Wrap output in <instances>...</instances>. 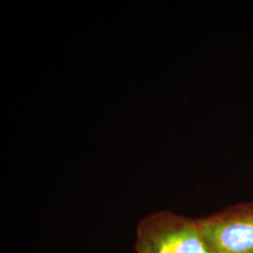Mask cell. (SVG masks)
<instances>
[{
	"label": "cell",
	"mask_w": 253,
	"mask_h": 253,
	"mask_svg": "<svg viewBox=\"0 0 253 253\" xmlns=\"http://www.w3.org/2000/svg\"><path fill=\"white\" fill-rule=\"evenodd\" d=\"M214 253H253V203L240 204L197 219Z\"/></svg>",
	"instance_id": "7a4b0ae2"
},
{
	"label": "cell",
	"mask_w": 253,
	"mask_h": 253,
	"mask_svg": "<svg viewBox=\"0 0 253 253\" xmlns=\"http://www.w3.org/2000/svg\"><path fill=\"white\" fill-rule=\"evenodd\" d=\"M136 253H214L197 219L160 212L140 221L136 232Z\"/></svg>",
	"instance_id": "6da1fadb"
}]
</instances>
